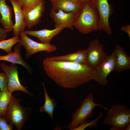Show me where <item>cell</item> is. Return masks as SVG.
I'll list each match as a JSON object with an SVG mask.
<instances>
[{"label": "cell", "instance_id": "1", "mask_svg": "<svg viewBox=\"0 0 130 130\" xmlns=\"http://www.w3.org/2000/svg\"><path fill=\"white\" fill-rule=\"evenodd\" d=\"M43 69L47 76L65 88H74L94 80L95 69L88 65L66 61L44 59Z\"/></svg>", "mask_w": 130, "mask_h": 130}, {"label": "cell", "instance_id": "2", "mask_svg": "<svg viewBox=\"0 0 130 130\" xmlns=\"http://www.w3.org/2000/svg\"><path fill=\"white\" fill-rule=\"evenodd\" d=\"M99 22L97 10L92 3L81 4L78 13L75 15L73 26L79 32L87 34L98 30Z\"/></svg>", "mask_w": 130, "mask_h": 130}, {"label": "cell", "instance_id": "3", "mask_svg": "<svg viewBox=\"0 0 130 130\" xmlns=\"http://www.w3.org/2000/svg\"><path fill=\"white\" fill-rule=\"evenodd\" d=\"M104 124L112 126L111 130H125L130 124V110L122 104H113L108 111L102 122Z\"/></svg>", "mask_w": 130, "mask_h": 130}, {"label": "cell", "instance_id": "4", "mask_svg": "<svg viewBox=\"0 0 130 130\" xmlns=\"http://www.w3.org/2000/svg\"><path fill=\"white\" fill-rule=\"evenodd\" d=\"M97 106L107 111L109 110L101 104L94 103L92 94L90 92L83 100L80 106L72 115V120L68 125L67 128L72 130L83 122L92 115L94 109Z\"/></svg>", "mask_w": 130, "mask_h": 130}, {"label": "cell", "instance_id": "5", "mask_svg": "<svg viewBox=\"0 0 130 130\" xmlns=\"http://www.w3.org/2000/svg\"><path fill=\"white\" fill-rule=\"evenodd\" d=\"M20 100L12 96L4 117L12 126H15L17 130H20L28 117L26 108L20 104Z\"/></svg>", "mask_w": 130, "mask_h": 130}, {"label": "cell", "instance_id": "6", "mask_svg": "<svg viewBox=\"0 0 130 130\" xmlns=\"http://www.w3.org/2000/svg\"><path fill=\"white\" fill-rule=\"evenodd\" d=\"M19 35L20 40L18 43L21 46H23L25 49V58L26 60L37 52L45 51L50 53L55 51L57 49L56 46L50 44H43L33 40L27 35L24 31L20 32Z\"/></svg>", "mask_w": 130, "mask_h": 130}, {"label": "cell", "instance_id": "7", "mask_svg": "<svg viewBox=\"0 0 130 130\" xmlns=\"http://www.w3.org/2000/svg\"><path fill=\"white\" fill-rule=\"evenodd\" d=\"M96 7L99 16L98 30H103L109 35L112 33L109 19L113 13L112 5L108 0H93L92 2Z\"/></svg>", "mask_w": 130, "mask_h": 130}, {"label": "cell", "instance_id": "8", "mask_svg": "<svg viewBox=\"0 0 130 130\" xmlns=\"http://www.w3.org/2000/svg\"><path fill=\"white\" fill-rule=\"evenodd\" d=\"M1 69L6 74L7 78V89L12 92L16 91H20L31 96H32L20 83L18 76L17 65L11 63L10 66L4 62L0 64Z\"/></svg>", "mask_w": 130, "mask_h": 130}, {"label": "cell", "instance_id": "9", "mask_svg": "<svg viewBox=\"0 0 130 130\" xmlns=\"http://www.w3.org/2000/svg\"><path fill=\"white\" fill-rule=\"evenodd\" d=\"M115 53H112L102 62L95 69L94 80L103 86L107 84V77L112 72L114 71Z\"/></svg>", "mask_w": 130, "mask_h": 130}, {"label": "cell", "instance_id": "10", "mask_svg": "<svg viewBox=\"0 0 130 130\" xmlns=\"http://www.w3.org/2000/svg\"><path fill=\"white\" fill-rule=\"evenodd\" d=\"M88 65L95 69L107 57L103 45L98 39L91 41L87 49Z\"/></svg>", "mask_w": 130, "mask_h": 130}, {"label": "cell", "instance_id": "11", "mask_svg": "<svg viewBox=\"0 0 130 130\" xmlns=\"http://www.w3.org/2000/svg\"><path fill=\"white\" fill-rule=\"evenodd\" d=\"M45 1L41 0L32 7L23 10L24 20L26 26L29 29L38 24L45 10Z\"/></svg>", "mask_w": 130, "mask_h": 130}, {"label": "cell", "instance_id": "12", "mask_svg": "<svg viewBox=\"0 0 130 130\" xmlns=\"http://www.w3.org/2000/svg\"><path fill=\"white\" fill-rule=\"evenodd\" d=\"M50 15L54 22L55 28L73 29L75 15L72 13H66L60 9L55 12L51 9Z\"/></svg>", "mask_w": 130, "mask_h": 130}, {"label": "cell", "instance_id": "13", "mask_svg": "<svg viewBox=\"0 0 130 130\" xmlns=\"http://www.w3.org/2000/svg\"><path fill=\"white\" fill-rule=\"evenodd\" d=\"M114 51V71L119 72L130 69V57L127 54L123 48L120 45H117Z\"/></svg>", "mask_w": 130, "mask_h": 130}, {"label": "cell", "instance_id": "14", "mask_svg": "<svg viewBox=\"0 0 130 130\" xmlns=\"http://www.w3.org/2000/svg\"><path fill=\"white\" fill-rule=\"evenodd\" d=\"M9 0L12 5L15 14V23L13 27V34L14 36H19L20 32L24 31L26 26L22 5L18 0Z\"/></svg>", "mask_w": 130, "mask_h": 130}, {"label": "cell", "instance_id": "15", "mask_svg": "<svg viewBox=\"0 0 130 130\" xmlns=\"http://www.w3.org/2000/svg\"><path fill=\"white\" fill-rule=\"evenodd\" d=\"M21 46L19 43L16 45L13 52L11 51L4 56L0 55V61L4 60L13 64H18L23 66L30 73L32 72V69L29 65L22 58L21 54Z\"/></svg>", "mask_w": 130, "mask_h": 130}, {"label": "cell", "instance_id": "16", "mask_svg": "<svg viewBox=\"0 0 130 130\" xmlns=\"http://www.w3.org/2000/svg\"><path fill=\"white\" fill-rule=\"evenodd\" d=\"M63 29L55 28L52 30L45 29L38 30L24 31L27 35L35 36L43 44H50L52 38L56 35L60 33Z\"/></svg>", "mask_w": 130, "mask_h": 130}, {"label": "cell", "instance_id": "17", "mask_svg": "<svg viewBox=\"0 0 130 130\" xmlns=\"http://www.w3.org/2000/svg\"><path fill=\"white\" fill-rule=\"evenodd\" d=\"M13 9L6 3V0H0V14L1 18L0 23L9 32L13 31L14 24L12 20Z\"/></svg>", "mask_w": 130, "mask_h": 130}, {"label": "cell", "instance_id": "18", "mask_svg": "<svg viewBox=\"0 0 130 130\" xmlns=\"http://www.w3.org/2000/svg\"><path fill=\"white\" fill-rule=\"evenodd\" d=\"M87 52V49H79L74 53L64 55L53 56L50 58L54 60L66 61L88 65Z\"/></svg>", "mask_w": 130, "mask_h": 130}, {"label": "cell", "instance_id": "19", "mask_svg": "<svg viewBox=\"0 0 130 130\" xmlns=\"http://www.w3.org/2000/svg\"><path fill=\"white\" fill-rule=\"evenodd\" d=\"M52 3L51 9L55 12L60 9L66 13L72 12L75 15L79 11L81 5L72 0H58Z\"/></svg>", "mask_w": 130, "mask_h": 130}, {"label": "cell", "instance_id": "20", "mask_svg": "<svg viewBox=\"0 0 130 130\" xmlns=\"http://www.w3.org/2000/svg\"><path fill=\"white\" fill-rule=\"evenodd\" d=\"M42 85L45 96V102L44 105L39 109L41 112H45L47 113L51 119L53 117L54 109L57 104L55 100L51 98L48 95L44 83H42Z\"/></svg>", "mask_w": 130, "mask_h": 130}, {"label": "cell", "instance_id": "21", "mask_svg": "<svg viewBox=\"0 0 130 130\" xmlns=\"http://www.w3.org/2000/svg\"><path fill=\"white\" fill-rule=\"evenodd\" d=\"M12 92L8 90L0 91V117H4L11 99Z\"/></svg>", "mask_w": 130, "mask_h": 130}, {"label": "cell", "instance_id": "22", "mask_svg": "<svg viewBox=\"0 0 130 130\" xmlns=\"http://www.w3.org/2000/svg\"><path fill=\"white\" fill-rule=\"evenodd\" d=\"M19 36H15L7 40H4L0 41V49L4 50L8 53L12 51V47L20 40Z\"/></svg>", "mask_w": 130, "mask_h": 130}, {"label": "cell", "instance_id": "23", "mask_svg": "<svg viewBox=\"0 0 130 130\" xmlns=\"http://www.w3.org/2000/svg\"><path fill=\"white\" fill-rule=\"evenodd\" d=\"M103 115V112H101L96 119L90 122L89 120H85L72 130H83L87 127H88V128L90 129L93 127H96L98 125L99 120Z\"/></svg>", "mask_w": 130, "mask_h": 130}, {"label": "cell", "instance_id": "24", "mask_svg": "<svg viewBox=\"0 0 130 130\" xmlns=\"http://www.w3.org/2000/svg\"><path fill=\"white\" fill-rule=\"evenodd\" d=\"M21 4L23 10H28L34 6L41 0H18Z\"/></svg>", "mask_w": 130, "mask_h": 130}, {"label": "cell", "instance_id": "25", "mask_svg": "<svg viewBox=\"0 0 130 130\" xmlns=\"http://www.w3.org/2000/svg\"><path fill=\"white\" fill-rule=\"evenodd\" d=\"M7 78L5 72H0V91H4L7 90Z\"/></svg>", "mask_w": 130, "mask_h": 130}, {"label": "cell", "instance_id": "26", "mask_svg": "<svg viewBox=\"0 0 130 130\" xmlns=\"http://www.w3.org/2000/svg\"><path fill=\"white\" fill-rule=\"evenodd\" d=\"M13 128L4 117H0V130H12Z\"/></svg>", "mask_w": 130, "mask_h": 130}, {"label": "cell", "instance_id": "27", "mask_svg": "<svg viewBox=\"0 0 130 130\" xmlns=\"http://www.w3.org/2000/svg\"><path fill=\"white\" fill-rule=\"evenodd\" d=\"M9 31L6 29L0 27V41L5 39L7 37V32Z\"/></svg>", "mask_w": 130, "mask_h": 130}, {"label": "cell", "instance_id": "28", "mask_svg": "<svg viewBox=\"0 0 130 130\" xmlns=\"http://www.w3.org/2000/svg\"><path fill=\"white\" fill-rule=\"evenodd\" d=\"M121 30L123 31L128 34L130 37V25H122L120 27Z\"/></svg>", "mask_w": 130, "mask_h": 130}, {"label": "cell", "instance_id": "29", "mask_svg": "<svg viewBox=\"0 0 130 130\" xmlns=\"http://www.w3.org/2000/svg\"><path fill=\"white\" fill-rule=\"evenodd\" d=\"M93 0H77V2L81 4L91 3Z\"/></svg>", "mask_w": 130, "mask_h": 130}, {"label": "cell", "instance_id": "30", "mask_svg": "<svg viewBox=\"0 0 130 130\" xmlns=\"http://www.w3.org/2000/svg\"><path fill=\"white\" fill-rule=\"evenodd\" d=\"M130 124H128L126 127L125 129V130H130Z\"/></svg>", "mask_w": 130, "mask_h": 130}, {"label": "cell", "instance_id": "31", "mask_svg": "<svg viewBox=\"0 0 130 130\" xmlns=\"http://www.w3.org/2000/svg\"><path fill=\"white\" fill-rule=\"evenodd\" d=\"M51 1L52 3L55 2L58 0H49Z\"/></svg>", "mask_w": 130, "mask_h": 130}, {"label": "cell", "instance_id": "32", "mask_svg": "<svg viewBox=\"0 0 130 130\" xmlns=\"http://www.w3.org/2000/svg\"><path fill=\"white\" fill-rule=\"evenodd\" d=\"M1 15L0 14V21L1 19Z\"/></svg>", "mask_w": 130, "mask_h": 130}, {"label": "cell", "instance_id": "33", "mask_svg": "<svg viewBox=\"0 0 130 130\" xmlns=\"http://www.w3.org/2000/svg\"><path fill=\"white\" fill-rule=\"evenodd\" d=\"M73 0V1H75L77 2V0Z\"/></svg>", "mask_w": 130, "mask_h": 130}]
</instances>
